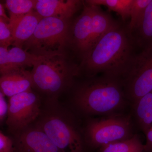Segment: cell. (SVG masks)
<instances>
[{
  "label": "cell",
  "mask_w": 152,
  "mask_h": 152,
  "mask_svg": "<svg viewBox=\"0 0 152 152\" xmlns=\"http://www.w3.org/2000/svg\"><path fill=\"white\" fill-rule=\"evenodd\" d=\"M42 18L34 10L26 14L12 31L13 41L12 45L22 48L25 43L33 35Z\"/></svg>",
  "instance_id": "9a60e30c"
},
{
  "label": "cell",
  "mask_w": 152,
  "mask_h": 152,
  "mask_svg": "<svg viewBox=\"0 0 152 152\" xmlns=\"http://www.w3.org/2000/svg\"><path fill=\"white\" fill-rule=\"evenodd\" d=\"M13 37L9 23L0 18V46L9 48L12 45Z\"/></svg>",
  "instance_id": "7402d4cb"
},
{
  "label": "cell",
  "mask_w": 152,
  "mask_h": 152,
  "mask_svg": "<svg viewBox=\"0 0 152 152\" xmlns=\"http://www.w3.org/2000/svg\"><path fill=\"white\" fill-rule=\"evenodd\" d=\"M144 145L137 136L101 148L100 152H144Z\"/></svg>",
  "instance_id": "ffe728a7"
},
{
  "label": "cell",
  "mask_w": 152,
  "mask_h": 152,
  "mask_svg": "<svg viewBox=\"0 0 152 152\" xmlns=\"http://www.w3.org/2000/svg\"><path fill=\"white\" fill-rule=\"evenodd\" d=\"M13 136L14 152H61L48 136L34 125Z\"/></svg>",
  "instance_id": "30bf717a"
},
{
  "label": "cell",
  "mask_w": 152,
  "mask_h": 152,
  "mask_svg": "<svg viewBox=\"0 0 152 152\" xmlns=\"http://www.w3.org/2000/svg\"><path fill=\"white\" fill-rule=\"evenodd\" d=\"M88 4L105 6L110 11H113L119 15L124 22L130 16L131 9L133 0H88Z\"/></svg>",
  "instance_id": "d6986e66"
},
{
  "label": "cell",
  "mask_w": 152,
  "mask_h": 152,
  "mask_svg": "<svg viewBox=\"0 0 152 152\" xmlns=\"http://www.w3.org/2000/svg\"><path fill=\"white\" fill-rule=\"evenodd\" d=\"M119 79L105 75L83 82L75 88L74 103L86 113H106L118 108L124 94Z\"/></svg>",
  "instance_id": "277c9868"
},
{
  "label": "cell",
  "mask_w": 152,
  "mask_h": 152,
  "mask_svg": "<svg viewBox=\"0 0 152 152\" xmlns=\"http://www.w3.org/2000/svg\"><path fill=\"white\" fill-rule=\"evenodd\" d=\"M42 57H38L26 51L19 47L8 48L0 46V73L1 75L9 71L33 66Z\"/></svg>",
  "instance_id": "4fadbf2b"
},
{
  "label": "cell",
  "mask_w": 152,
  "mask_h": 152,
  "mask_svg": "<svg viewBox=\"0 0 152 152\" xmlns=\"http://www.w3.org/2000/svg\"><path fill=\"white\" fill-rule=\"evenodd\" d=\"M83 5L79 0H36L34 10L43 18L71 20Z\"/></svg>",
  "instance_id": "8fae6325"
},
{
  "label": "cell",
  "mask_w": 152,
  "mask_h": 152,
  "mask_svg": "<svg viewBox=\"0 0 152 152\" xmlns=\"http://www.w3.org/2000/svg\"><path fill=\"white\" fill-rule=\"evenodd\" d=\"M129 126L127 121L119 118L94 121L87 128V134L90 144L102 147L113 143L127 140Z\"/></svg>",
  "instance_id": "ba28073f"
},
{
  "label": "cell",
  "mask_w": 152,
  "mask_h": 152,
  "mask_svg": "<svg viewBox=\"0 0 152 152\" xmlns=\"http://www.w3.org/2000/svg\"><path fill=\"white\" fill-rule=\"evenodd\" d=\"M93 6L94 10L92 22L91 34L86 56L99 40L109 30L118 23L114 20L109 14L104 12L101 9L100 7Z\"/></svg>",
  "instance_id": "5bb4252c"
},
{
  "label": "cell",
  "mask_w": 152,
  "mask_h": 152,
  "mask_svg": "<svg viewBox=\"0 0 152 152\" xmlns=\"http://www.w3.org/2000/svg\"><path fill=\"white\" fill-rule=\"evenodd\" d=\"M94 7L83 1L81 14L72 21L71 28L69 50L78 58L80 63L87 54L92 32Z\"/></svg>",
  "instance_id": "9c48e42d"
},
{
  "label": "cell",
  "mask_w": 152,
  "mask_h": 152,
  "mask_svg": "<svg viewBox=\"0 0 152 152\" xmlns=\"http://www.w3.org/2000/svg\"><path fill=\"white\" fill-rule=\"evenodd\" d=\"M39 94L32 89L9 98L6 124L13 135L35 122L42 111Z\"/></svg>",
  "instance_id": "8992f818"
},
{
  "label": "cell",
  "mask_w": 152,
  "mask_h": 152,
  "mask_svg": "<svg viewBox=\"0 0 152 152\" xmlns=\"http://www.w3.org/2000/svg\"><path fill=\"white\" fill-rule=\"evenodd\" d=\"M33 86L31 72L25 68L16 69L1 75V92L9 98L31 89Z\"/></svg>",
  "instance_id": "7c38bea8"
},
{
  "label": "cell",
  "mask_w": 152,
  "mask_h": 152,
  "mask_svg": "<svg viewBox=\"0 0 152 152\" xmlns=\"http://www.w3.org/2000/svg\"><path fill=\"white\" fill-rule=\"evenodd\" d=\"M136 45L127 26L119 23L99 40L79 64L80 75L93 77L98 73L119 79L127 69Z\"/></svg>",
  "instance_id": "6da1fadb"
},
{
  "label": "cell",
  "mask_w": 152,
  "mask_h": 152,
  "mask_svg": "<svg viewBox=\"0 0 152 152\" xmlns=\"http://www.w3.org/2000/svg\"><path fill=\"white\" fill-rule=\"evenodd\" d=\"M137 46L142 49L152 46V0L147 6L142 20L133 32Z\"/></svg>",
  "instance_id": "2e32d148"
},
{
  "label": "cell",
  "mask_w": 152,
  "mask_h": 152,
  "mask_svg": "<svg viewBox=\"0 0 152 152\" xmlns=\"http://www.w3.org/2000/svg\"><path fill=\"white\" fill-rule=\"evenodd\" d=\"M146 143L144 145V152H152V126L145 133Z\"/></svg>",
  "instance_id": "d4e9b609"
},
{
  "label": "cell",
  "mask_w": 152,
  "mask_h": 152,
  "mask_svg": "<svg viewBox=\"0 0 152 152\" xmlns=\"http://www.w3.org/2000/svg\"><path fill=\"white\" fill-rule=\"evenodd\" d=\"M5 95L0 92V121L1 123L7 118L8 111V103L6 102Z\"/></svg>",
  "instance_id": "cb8c5ba5"
},
{
  "label": "cell",
  "mask_w": 152,
  "mask_h": 152,
  "mask_svg": "<svg viewBox=\"0 0 152 152\" xmlns=\"http://www.w3.org/2000/svg\"><path fill=\"white\" fill-rule=\"evenodd\" d=\"M68 53L42 57L31 72L33 88L46 97V101H57L60 95L73 86L80 75L79 65Z\"/></svg>",
  "instance_id": "7a4b0ae2"
},
{
  "label": "cell",
  "mask_w": 152,
  "mask_h": 152,
  "mask_svg": "<svg viewBox=\"0 0 152 152\" xmlns=\"http://www.w3.org/2000/svg\"><path fill=\"white\" fill-rule=\"evenodd\" d=\"M36 0H7L6 7L9 12V23L12 33L22 18L28 13L34 10Z\"/></svg>",
  "instance_id": "e0dca14e"
},
{
  "label": "cell",
  "mask_w": 152,
  "mask_h": 152,
  "mask_svg": "<svg viewBox=\"0 0 152 152\" xmlns=\"http://www.w3.org/2000/svg\"><path fill=\"white\" fill-rule=\"evenodd\" d=\"M70 114L58 101H45L35 126L61 152H84L83 142Z\"/></svg>",
  "instance_id": "3957f363"
},
{
  "label": "cell",
  "mask_w": 152,
  "mask_h": 152,
  "mask_svg": "<svg viewBox=\"0 0 152 152\" xmlns=\"http://www.w3.org/2000/svg\"><path fill=\"white\" fill-rule=\"evenodd\" d=\"M152 0H133L131 9L130 21L127 25L132 34L136 29L142 19L147 6Z\"/></svg>",
  "instance_id": "44dd1931"
},
{
  "label": "cell",
  "mask_w": 152,
  "mask_h": 152,
  "mask_svg": "<svg viewBox=\"0 0 152 152\" xmlns=\"http://www.w3.org/2000/svg\"></svg>",
  "instance_id": "4316f807"
},
{
  "label": "cell",
  "mask_w": 152,
  "mask_h": 152,
  "mask_svg": "<svg viewBox=\"0 0 152 152\" xmlns=\"http://www.w3.org/2000/svg\"><path fill=\"white\" fill-rule=\"evenodd\" d=\"M123 77L129 94L136 102L152 91V46L134 55Z\"/></svg>",
  "instance_id": "52a82bcc"
},
{
  "label": "cell",
  "mask_w": 152,
  "mask_h": 152,
  "mask_svg": "<svg viewBox=\"0 0 152 152\" xmlns=\"http://www.w3.org/2000/svg\"><path fill=\"white\" fill-rule=\"evenodd\" d=\"M72 23L71 20L43 18L22 49L38 57L68 53Z\"/></svg>",
  "instance_id": "5b68a950"
},
{
  "label": "cell",
  "mask_w": 152,
  "mask_h": 152,
  "mask_svg": "<svg viewBox=\"0 0 152 152\" xmlns=\"http://www.w3.org/2000/svg\"><path fill=\"white\" fill-rule=\"evenodd\" d=\"M0 18L4 20L8 23H10V18L7 16L5 13L4 8L1 3L0 4Z\"/></svg>",
  "instance_id": "484cf974"
},
{
  "label": "cell",
  "mask_w": 152,
  "mask_h": 152,
  "mask_svg": "<svg viewBox=\"0 0 152 152\" xmlns=\"http://www.w3.org/2000/svg\"><path fill=\"white\" fill-rule=\"evenodd\" d=\"M0 152H14L12 139L0 132Z\"/></svg>",
  "instance_id": "603a6c76"
},
{
  "label": "cell",
  "mask_w": 152,
  "mask_h": 152,
  "mask_svg": "<svg viewBox=\"0 0 152 152\" xmlns=\"http://www.w3.org/2000/svg\"><path fill=\"white\" fill-rule=\"evenodd\" d=\"M136 114L141 128L145 133L152 126V91L137 102Z\"/></svg>",
  "instance_id": "ac0fdd59"
}]
</instances>
